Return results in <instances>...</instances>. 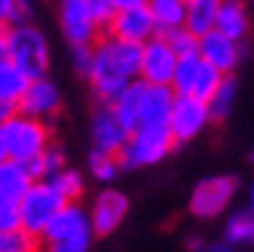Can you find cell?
Here are the masks:
<instances>
[{"label":"cell","instance_id":"obj_27","mask_svg":"<svg viewBox=\"0 0 254 252\" xmlns=\"http://www.w3.org/2000/svg\"><path fill=\"white\" fill-rule=\"evenodd\" d=\"M41 240L28 234L23 227H13L0 232V252H39Z\"/></svg>","mask_w":254,"mask_h":252},{"label":"cell","instance_id":"obj_7","mask_svg":"<svg viewBox=\"0 0 254 252\" xmlns=\"http://www.w3.org/2000/svg\"><path fill=\"white\" fill-rule=\"evenodd\" d=\"M64 206V198L49 185V180H34L18 203V224L41 240L44 229Z\"/></svg>","mask_w":254,"mask_h":252},{"label":"cell","instance_id":"obj_12","mask_svg":"<svg viewBox=\"0 0 254 252\" xmlns=\"http://www.w3.org/2000/svg\"><path fill=\"white\" fill-rule=\"evenodd\" d=\"M131 134V129L118 118V113L113 111L111 103H100L95 108L93 118H90V139H93V150H103L118 155L121 147L126 144Z\"/></svg>","mask_w":254,"mask_h":252},{"label":"cell","instance_id":"obj_26","mask_svg":"<svg viewBox=\"0 0 254 252\" xmlns=\"http://www.w3.org/2000/svg\"><path fill=\"white\" fill-rule=\"evenodd\" d=\"M87 170H90V175L95 177L98 183H113L118 170H124V168H121L118 155L103 152V150H93L90 155H87Z\"/></svg>","mask_w":254,"mask_h":252},{"label":"cell","instance_id":"obj_15","mask_svg":"<svg viewBox=\"0 0 254 252\" xmlns=\"http://www.w3.org/2000/svg\"><path fill=\"white\" fill-rule=\"evenodd\" d=\"M128 196L124 190H116V188H106L95 196V201L90 203L87 209V216H90V224H93V232L106 237L111 232H116L121 227V221L126 219L128 214Z\"/></svg>","mask_w":254,"mask_h":252},{"label":"cell","instance_id":"obj_1","mask_svg":"<svg viewBox=\"0 0 254 252\" xmlns=\"http://www.w3.org/2000/svg\"><path fill=\"white\" fill-rule=\"evenodd\" d=\"M139 44L121 41L111 34L100 36L93 44V65L87 72V80L100 103H111L121 90L139 80Z\"/></svg>","mask_w":254,"mask_h":252},{"label":"cell","instance_id":"obj_34","mask_svg":"<svg viewBox=\"0 0 254 252\" xmlns=\"http://www.w3.org/2000/svg\"><path fill=\"white\" fill-rule=\"evenodd\" d=\"M205 240H203V237H188V240H185V247H188V252H203L205 250Z\"/></svg>","mask_w":254,"mask_h":252},{"label":"cell","instance_id":"obj_19","mask_svg":"<svg viewBox=\"0 0 254 252\" xmlns=\"http://www.w3.org/2000/svg\"><path fill=\"white\" fill-rule=\"evenodd\" d=\"M221 3L223 0H185V28L195 36L213 31Z\"/></svg>","mask_w":254,"mask_h":252},{"label":"cell","instance_id":"obj_30","mask_svg":"<svg viewBox=\"0 0 254 252\" xmlns=\"http://www.w3.org/2000/svg\"><path fill=\"white\" fill-rule=\"evenodd\" d=\"M87 10H90V16L95 18V23L100 28H108L111 18L116 16V5L111 3V0H85Z\"/></svg>","mask_w":254,"mask_h":252},{"label":"cell","instance_id":"obj_28","mask_svg":"<svg viewBox=\"0 0 254 252\" xmlns=\"http://www.w3.org/2000/svg\"><path fill=\"white\" fill-rule=\"evenodd\" d=\"M34 5L31 0H0V28L18 26V23H28L31 21Z\"/></svg>","mask_w":254,"mask_h":252},{"label":"cell","instance_id":"obj_5","mask_svg":"<svg viewBox=\"0 0 254 252\" xmlns=\"http://www.w3.org/2000/svg\"><path fill=\"white\" fill-rule=\"evenodd\" d=\"M175 150V139L167 124H141L133 126L126 144L118 152L121 168L126 170H139L157 165Z\"/></svg>","mask_w":254,"mask_h":252},{"label":"cell","instance_id":"obj_11","mask_svg":"<svg viewBox=\"0 0 254 252\" xmlns=\"http://www.w3.org/2000/svg\"><path fill=\"white\" fill-rule=\"evenodd\" d=\"M59 28L69 47H93L100 39V26L90 16L85 0H59Z\"/></svg>","mask_w":254,"mask_h":252},{"label":"cell","instance_id":"obj_2","mask_svg":"<svg viewBox=\"0 0 254 252\" xmlns=\"http://www.w3.org/2000/svg\"><path fill=\"white\" fill-rule=\"evenodd\" d=\"M90 216L80 203H64L41 234V245L47 252H90L93 245Z\"/></svg>","mask_w":254,"mask_h":252},{"label":"cell","instance_id":"obj_31","mask_svg":"<svg viewBox=\"0 0 254 252\" xmlns=\"http://www.w3.org/2000/svg\"><path fill=\"white\" fill-rule=\"evenodd\" d=\"M18 203L16 198H5L0 196V232L13 229V227H21L18 224Z\"/></svg>","mask_w":254,"mask_h":252},{"label":"cell","instance_id":"obj_24","mask_svg":"<svg viewBox=\"0 0 254 252\" xmlns=\"http://www.w3.org/2000/svg\"><path fill=\"white\" fill-rule=\"evenodd\" d=\"M236 95H239V85H236L234 75H226L221 80V85L216 87V93L208 98V111H211L213 121H226L231 116V111L236 106Z\"/></svg>","mask_w":254,"mask_h":252},{"label":"cell","instance_id":"obj_10","mask_svg":"<svg viewBox=\"0 0 254 252\" xmlns=\"http://www.w3.org/2000/svg\"><path fill=\"white\" fill-rule=\"evenodd\" d=\"M177 57L172 47L167 44L162 34L152 36L146 44H141V59H139V80L149 85H170L175 67H177Z\"/></svg>","mask_w":254,"mask_h":252},{"label":"cell","instance_id":"obj_35","mask_svg":"<svg viewBox=\"0 0 254 252\" xmlns=\"http://www.w3.org/2000/svg\"><path fill=\"white\" fill-rule=\"evenodd\" d=\"M111 3L116 5V10H124V8H141L149 0H111Z\"/></svg>","mask_w":254,"mask_h":252},{"label":"cell","instance_id":"obj_25","mask_svg":"<svg viewBox=\"0 0 254 252\" xmlns=\"http://www.w3.org/2000/svg\"><path fill=\"white\" fill-rule=\"evenodd\" d=\"M47 180H49V185L57 190V193L64 198V203H77V198L82 196V188H85V177L77 170H72V168L59 170L57 175L47 177Z\"/></svg>","mask_w":254,"mask_h":252},{"label":"cell","instance_id":"obj_33","mask_svg":"<svg viewBox=\"0 0 254 252\" xmlns=\"http://www.w3.org/2000/svg\"><path fill=\"white\" fill-rule=\"evenodd\" d=\"M236 250H239V247L229 245L226 240H221V242H208L203 252H236Z\"/></svg>","mask_w":254,"mask_h":252},{"label":"cell","instance_id":"obj_20","mask_svg":"<svg viewBox=\"0 0 254 252\" xmlns=\"http://www.w3.org/2000/svg\"><path fill=\"white\" fill-rule=\"evenodd\" d=\"M31 183H34V177L26 170L23 162H16L10 157L0 160V196L21 201Z\"/></svg>","mask_w":254,"mask_h":252},{"label":"cell","instance_id":"obj_32","mask_svg":"<svg viewBox=\"0 0 254 252\" xmlns=\"http://www.w3.org/2000/svg\"><path fill=\"white\" fill-rule=\"evenodd\" d=\"M90 65H93V47H72V67L77 75L87 78Z\"/></svg>","mask_w":254,"mask_h":252},{"label":"cell","instance_id":"obj_3","mask_svg":"<svg viewBox=\"0 0 254 252\" xmlns=\"http://www.w3.org/2000/svg\"><path fill=\"white\" fill-rule=\"evenodd\" d=\"M0 142H3L5 157L16 162H31L52 144V129L47 121L13 111L0 124Z\"/></svg>","mask_w":254,"mask_h":252},{"label":"cell","instance_id":"obj_8","mask_svg":"<svg viewBox=\"0 0 254 252\" xmlns=\"http://www.w3.org/2000/svg\"><path fill=\"white\" fill-rule=\"evenodd\" d=\"M223 78L226 75H221L216 67H211L200 54H188L177 59L170 87L175 90V95H192V98L208 100L216 93V87L221 85Z\"/></svg>","mask_w":254,"mask_h":252},{"label":"cell","instance_id":"obj_22","mask_svg":"<svg viewBox=\"0 0 254 252\" xmlns=\"http://www.w3.org/2000/svg\"><path fill=\"white\" fill-rule=\"evenodd\" d=\"M26 87H28V78L8 57H3L0 59V106L16 111V103L21 100Z\"/></svg>","mask_w":254,"mask_h":252},{"label":"cell","instance_id":"obj_13","mask_svg":"<svg viewBox=\"0 0 254 252\" xmlns=\"http://www.w3.org/2000/svg\"><path fill=\"white\" fill-rule=\"evenodd\" d=\"M59 108H62V95H59V87L49 78L28 80V87L23 90L21 100L16 103L18 113L39 118V121H49V118H54L59 113Z\"/></svg>","mask_w":254,"mask_h":252},{"label":"cell","instance_id":"obj_16","mask_svg":"<svg viewBox=\"0 0 254 252\" xmlns=\"http://www.w3.org/2000/svg\"><path fill=\"white\" fill-rule=\"evenodd\" d=\"M106 31L121 41L128 44H146L152 36H157V28L152 21V13H149L146 5L141 8H124V10H116V16L111 18Z\"/></svg>","mask_w":254,"mask_h":252},{"label":"cell","instance_id":"obj_4","mask_svg":"<svg viewBox=\"0 0 254 252\" xmlns=\"http://www.w3.org/2000/svg\"><path fill=\"white\" fill-rule=\"evenodd\" d=\"M8 59L28 80L47 78L49 65H52V47H49L47 34L31 21L10 26L8 28Z\"/></svg>","mask_w":254,"mask_h":252},{"label":"cell","instance_id":"obj_29","mask_svg":"<svg viewBox=\"0 0 254 252\" xmlns=\"http://www.w3.org/2000/svg\"><path fill=\"white\" fill-rule=\"evenodd\" d=\"M162 36L167 39V44L172 47V52H175L177 57L198 54V36L192 34V31H188L185 26L175 28V31H170V34H162Z\"/></svg>","mask_w":254,"mask_h":252},{"label":"cell","instance_id":"obj_21","mask_svg":"<svg viewBox=\"0 0 254 252\" xmlns=\"http://www.w3.org/2000/svg\"><path fill=\"white\" fill-rule=\"evenodd\" d=\"M223 240L234 247H254V209H236L223 224Z\"/></svg>","mask_w":254,"mask_h":252},{"label":"cell","instance_id":"obj_9","mask_svg":"<svg viewBox=\"0 0 254 252\" xmlns=\"http://www.w3.org/2000/svg\"><path fill=\"white\" fill-rule=\"evenodd\" d=\"M211 121L213 118H211V111H208V100L192 98V95H175L172 111L167 118L175 144H185L200 137Z\"/></svg>","mask_w":254,"mask_h":252},{"label":"cell","instance_id":"obj_37","mask_svg":"<svg viewBox=\"0 0 254 252\" xmlns=\"http://www.w3.org/2000/svg\"><path fill=\"white\" fill-rule=\"evenodd\" d=\"M249 206H252V209H254V183L249 185Z\"/></svg>","mask_w":254,"mask_h":252},{"label":"cell","instance_id":"obj_18","mask_svg":"<svg viewBox=\"0 0 254 252\" xmlns=\"http://www.w3.org/2000/svg\"><path fill=\"white\" fill-rule=\"evenodd\" d=\"M216 31L234 41H244L249 34V10L244 0H223L216 18Z\"/></svg>","mask_w":254,"mask_h":252},{"label":"cell","instance_id":"obj_14","mask_svg":"<svg viewBox=\"0 0 254 252\" xmlns=\"http://www.w3.org/2000/svg\"><path fill=\"white\" fill-rule=\"evenodd\" d=\"M198 54L221 75H234V70L244 57V41H234L213 28V31L198 36Z\"/></svg>","mask_w":254,"mask_h":252},{"label":"cell","instance_id":"obj_38","mask_svg":"<svg viewBox=\"0 0 254 252\" xmlns=\"http://www.w3.org/2000/svg\"><path fill=\"white\" fill-rule=\"evenodd\" d=\"M249 162H252V165H254V147H252V150H249Z\"/></svg>","mask_w":254,"mask_h":252},{"label":"cell","instance_id":"obj_6","mask_svg":"<svg viewBox=\"0 0 254 252\" xmlns=\"http://www.w3.org/2000/svg\"><path fill=\"white\" fill-rule=\"evenodd\" d=\"M239 193V177L236 175H208L192 188L188 209L195 219L211 221L229 211Z\"/></svg>","mask_w":254,"mask_h":252},{"label":"cell","instance_id":"obj_36","mask_svg":"<svg viewBox=\"0 0 254 252\" xmlns=\"http://www.w3.org/2000/svg\"><path fill=\"white\" fill-rule=\"evenodd\" d=\"M3 57H8V31L0 28V59Z\"/></svg>","mask_w":254,"mask_h":252},{"label":"cell","instance_id":"obj_17","mask_svg":"<svg viewBox=\"0 0 254 252\" xmlns=\"http://www.w3.org/2000/svg\"><path fill=\"white\" fill-rule=\"evenodd\" d=\"M175 103V90L170 85H149L139 80V113L136 126L141 124H167Z\"/></svg>","mask_w":254,"mask_h":252},{"label":"cell","instance_id":"obj_23","mask_svg":"<svg viewBox=\"0 0 254 252\" xmlns=\"http://www.w3.org/2000/svg\"><path fill=\"white\" fill-rule=\"evenodd\" d=\"M157 34H170L185 26V0H149L146 3Z\"/></svg>","mask_w":254,"mask_h":252}]
</instances>
